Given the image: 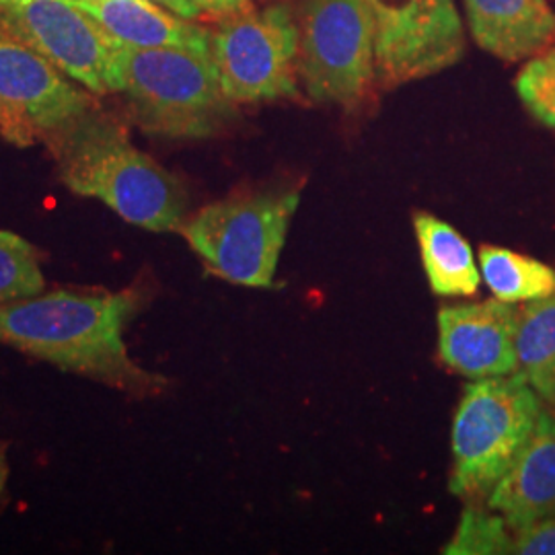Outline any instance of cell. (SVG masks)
<instances>
[{
    "instance_id": "6da1fadb",
    "label": "cell",
    "mask_w": 555,
    "mask_h": 555,
    "mask_svg": "<svg viewBox=\"0 0 555 555\" xmlns=\"http://www.w3.org/2000/svg\"><path fill=\"white\" fill-rule=\"evenodd\" d=\"M140 305L134 288L43 291L0 305V344L128 396H159L169 380L140 369L124 341Z\"/></svg>"
},
{
    "instance_id": "7a4b0ae2",
    "label": "cell",
    "mask_w": 555,
    "mask_h": 555,
    "mask_svg": "<svg viewBox=\"0 0 555 555\" xmlns=\"http://www.w3.org/2000/svg\"><path fill=\"white\" fill-rule=\"evenodd\" d=\"M60 181L98 198L119 219L153 233H179L190 217L183 181L128 139L118 119L100 107L48 144Z\"/></svg>"
},
{
    "instance_id": "3957f363",
    "label": "cell",
    "mask_w": 555,
    "mask_h": 555,
    "mask_svg": "<svg viewBox=\"0 0 555 555\" xmlns=\"http://www.w3.org/2000/svg\"><path fill=\"white\" fill-rule=\"evenodd\" d=\"M116 93L140 130L163 139H215L238 119V105L224 95L210 54L190 48L118 41Z\"/></svg>"
},
{
    "instance_id": "277c9868",
    "label": "cell",
    "mask_w": 555,
    "mask_h": 555,
    "mask_svg": "<svg viewBox=\"0 0 555 555\" xmlns=\"http://www.w3.org/2000/svg\"><path fill=\"white\" fill-rule=\"evenodd\" d=\"M298 204V188L238 190L190 215L179 233L210 274L270 288Z\"/></svg>"
},
{
    "instance_id": "5b68a950",
    "label": "cell",
    "mask_w": 555,
    "mask_h": 555,
    "mask_svg": "<svg viewBox=\"0 0 555 555\" xmlns=\"http://www.w3.org/2000/svg\"><path fill=\"white\" fill-rule=\"evenodd\" d=\"M543 408L533 387L516 373L465 385L453 420L449 490L465 502H486L533 437Z\"/></svg>"
},
{
    "instance_id": "8992f818",
    "label": "cell",
    "mask_w": 555,
    "mask_h": 555,
    "mask_svg": "<svg viewBox=\"0 0 555 555\" xmlns=\"http://www.w3.org/2000/svg\"><path fill=\"white\" fill-rule=\"evenodd\" d=\"M298 80L307 100L354 112L377 87L366 0H298Z\"/></svg>"
},
{
    "instance_id": "52a82bcc",
    "label": "cell",
    "mask_w": 555,
    "mask_h": 555,
    "mask_svg": "<svg viewBox=\"0 0 555 555\" xmlns=\"http://www.w3.org/2000/svg\"><path fill=\"white\" fill-rule=\"evenodd\" d=\"M208 50L222 91L235 105L302 98L297 20L288 0L212 20Z\"/></svg>"
},
{
    "instance_id": "ba28073f",
    "label": "cell",
    "mask_w": 555,
    "mask_h": 555,
    "mask_svg": "<svg viewBox=\"0 0 555 555\" xmlns=\"http://www.w3.org/2000/svg\"><path fill=\"white\" fill-rule=\"evenodd\" d=\"M95 95L0 25V137L50 144L95 112Z\"/></svg>"
},
{
    "instance_id": "9c48e42d",
    "label": "cell",
    "mask_w": 555,
    "mask_h": 555,
    "mask_svg": "<svg viewBox=\"0 0 555 555\" xmlns=\"http://www.w3.org/2000/svg\"><path fill=\"white\" fill-rule=\"evenodd\" d=\"M375 27L378 89L428 79L465 56L455 0H366Z\"/></svg>"
},
{
    "instance_id": "30bf717a",
    "label": "cell",
    "mask_w": 555,
    "mask_h": 555,
    "mask_svg": "<svg viewBox=\"0 0 555 555\" xmlns=\"http://www.w3.org/2000/svg\"><path fill=\"white\" fill-rule=\"evenodd\" d=\"M0 25L93 95L116 93L118 40L70 0H0Z\"/></svg>"
},
{
    "instance_id": "8fae6325",
    "label": "cell",
    "mask_w": 555,
    "mask_h": 555,
    "mask_svg": "<svg viewBox=\"0 0 555 555\" xmlns=\"http://www.w3.org/2000/svg\"><path fill=\"white\" fill-rule=\"evenodd\" d=\"M518 305L490 298L447 305L438 311V357L461 377H508L516 373Z\"/></svg>"
},
{
    "instance_id": "7c38bea8",
    "label": "cell",
    "mask_w": 555,
    "mask_h": 555,
    "mask_svg": "<svg viewBox=\"0 0 555 555\" xmlns=\"http://www.w3.org/2000/svg\"><path fill=\"white\" fill-rule=\"evenodd\" d=\"M486 504L518 533L555 516V414L545 405L535 433Z\"/></svg>"
},
{
    "instance_id": "4fadbf2b",
    "label": "cell",
    "mask_w": 555,
    "mask_h": 555,
    "mask_svg": "<svg viewBox=\"0 0 555 555\" xmlns=\"http://www.w3.org/2000/svg\"><path fill=\"white\" fill-rule=\"evenodd\" d=\"M477 46L504 62H522L555 43L547 0H463Z\"/></svg>"
},
{
    "instance_id": "5bb4252c",
    "label": "cell",
    "mask_w": 555,
    "mask_h": 555,
    "mask_svg": "<svg viewBox=\"0 0 555 555\" xmlns=\"http://www.w3.org/2000/svg\"><path fill=\"white\" fill-rule=\"evenodd\" d=\"M116 40L139 48H190L208 52V25L183 20L153 0H70Z\"/></svg>"
},
{
    "instance_id": "9a60e30c",
    "label": "cell",
    "mask_w": 555,
    "mask_h": 555,
    "mask_svg": "<svg viewBox=\"0 0 555 555\" xmlns=\"http://www.w3.org/2000/svg\"><path fill=\"white\" fill-rule=\"evenodd\" d=\"M424 274L438 297H476L481 272L469 241L430 212L414 215Z\"/></svg>"
},
{
    "instance_id": "2e32d148",
    "label": "cell",
    "mask_w": 555,
    "mask_h": 555,
    "mask_svg": "<svg viewBox=\"0 0 555 555\" xmlns=\"http://www.w3.org/2000/svg\"><path fill=\"white\" fill-rule=\"evenodd\" d=\"M516 375L547 408L555 405V295L518 305Z\"/></svg>"
},
{
    "instance_id": "e0dca14e",
    "label": "cell",
    "mask_w": 555,
    "mask_h": 555,
    "mask_svg": "<svg viewBox=\"0 0 555 555\" xmlns=\"http://www.w3.org/2000/svg\"><path fill=\"white\" fill-rule=\"evenodd\" d=\"M479 272L490 293L504 302L522 305L555 295L552 266L506 247L481 245Z\"/></svg>"
},
{
    "instance_id": "ac0fdd59",
    "label": "cell",
    "mask_w": 555,
    "mask_h": 555,
    "mask_svg": "<svg viewBox=\"0 0 555 555\" xmlns=\"http://www.w3.org/2000/svg\"><path fill=\"white\" fill-rule=\"evenodd\" d=\"M442 554H515V531L483 500H469L459 518L455 535L444 543Z\"/></svg>"
},
{
    "instance_id": "d6986e66",
    "label": "cell",
    "mask_w": 555,
    "mask_h": 555,
    "mask_svg": "<svg viewBox=\"0 0 555 555\" xmlns=\"http://www.w3.org/2000/svg\"><path fill=\"white\" fill-rule=\"evenodd\" d=\"M43 291L40 251L17 233L0 231V305L36 297Z\"/></svg>"
},
{
    "instance_id": "ffe728a7",
    "label": "cell",
    "mask_w": 555,
    "mask_h": 555,
    "mask_svg": "<svg viewBox=\"0 0 555 555\" xmlns=\"http://www.w3.org/2000/svg\"><path fill=\"white\" fill-rule=\"evenodd\" d=\"M515 89L527 112L555 130V43L525 60L516 75Z\"/></svg>"
},
{
    "instance_id": "44dd1931",
    "label": "cell",
    "mask_w": 555,
    "mask_h": 555,
    "mask_svg": "<svg viewBox=\"0 0 555 555\" xmlns=\"http://www.w3.org/2000/svg\"><path fill=\"white\" fill-rule=\"evenodd\" d=\"M515 554L555 555V516L515 533Z\"/></svg>"
},
{
    "instance_id": "7402d4cb",
    "label": "cell",
    "mask_w": 555,
    "mask_h": 555,
    "mask_svg": "<svg viewBox=\"0 0 555 555\" xmlns=\"http://www.w3.org/2000/svg\"><path fill=\"white\" fill-rule=\"evenodd\" d=\"M198 2L204 17L210 20H220V17H229V15H237L251 7H256L254 0H196Z\"/></svg>"
},
{
    "instance_id": "603a6c76",
    "label": "cell",
    "mask_w": 555,
    "mask_h": 555,
    "mask_svg": "<svg viewBox=\"0 0 555 555\" xmlns=\"http://www.w3.org/2000/svg\"><path fill=\"white\" fill-rule=\"evenodd\" d=\"M153 2H157L160 7H165L167 11L183 17V20H204V13H202L196 0H153Z\"/></svg>"
},
{
    "instance_id": "cb8c5ba5",
    "label": "cell",
    "mask_w": 555,
    "mask_h": 555,
    "mask_svg": "<svg viewBox=\"0 0 555 555\" xmlns=\"http://www.w3.org/2000/svg\"><path fill=\"white\" fill-rule=\"evenodd\" d=\"M7 479H9V463H7L4 444H2V440H0V504H2L4 492H7Z\"/></svg>"
},
{
    "instance_id": "d4e9b609",
    "label": "cell",
    "mask_w": 555,
    "mask_h": 555,
    "mask_svg": "<svg viewBox=\"0 0 555 555\" xmlns=\"http://www.w3.org/2000/svg\"><path fill=\"white\" fill-rule=\"evenodd\" d=\"M550 410H552V412H554V414H555V405H554V408H550Z\"/></svg>"
}]
</instances>
